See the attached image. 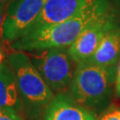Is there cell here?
<instances>
[{
	"instance_id": "13",
	"label": "cell",
	"mask_w": 120,
	"mask_h": 120,
	"mask_svg": "<svg viewBox=\"0 0 120 120\" xmlns=\"http://www.w3.org/2000/svg\"><path fill=\"white\" fill-rule=\"evenodd\" d=\"M10 3V0L7 2H4L2 4H0V38H1V33H2V29H3V24H4V18H5V13L6 10Z\"/></svg>"
},
{
	"instance_id": "6",
	"label": "cell",
	"mask_w": 120,
	"mask_h": 120,
	"mask_svg": "<svg viewBox=\"0 0 120 120\" xmlns=\"http://www.w3.org/2000/svg\"><path fill=\"white\" fill-rule=\"evenodd\" d=\"M114 11L88 26L69 47V54L76 64L87 60L94 53L105 34Z\"/></svg>"
},
{
	"instance_id": "8",
	"label": "cell",
	"mask_w": 120,
	"mask_h": 120,
	"mask_svg": "<svg viewBox=\"0 0 120 120\" xmlns=\"http://www.w3.org/2000/svg\"><path fill=\"white\" fill-rule=\"evenodd\" d=\"M120 59V24L116 13L94 53L86 61L101 67H116Z\"/></svg>"
},
{
	"instance_id": "16",
	"label": "cell",
	"mask_w": 120,
	"mask_h": 120,
	"mask_svg": "<svg viewBox=\"0 0 120 120\" xmlns=\"http://www.w3.org/2000/svg\"><path fill=\"white\" fill-rule=\"evenodd\" d=\"M7 1H9V0H0V4H2L4 2H7Z\"/></svg>"
},
{
	"instance_id": "12",
	"label": "cell",
	"mask_w": 120,
	"mask_h": 120,
	"mask_svg": "<svg viewBox=\"0 0 120 120\" xmlns=\"http://www.w3.org/2000/svg\"><path fill=\"white\" fill-rule=\"evenodd\" d=\"M0 120H25V118L14 109H0Z\"/></svg>"
},
{
	"instance_id": "9",
	"label": "cell",
	"mask_w": 120,
	"mask_h": 120,
	"mask_svg": "<svg viewBox=\"0 0 120 120\" xmlns=\"http://www.w3.org/2000/svg\"><path fill=\"white\" fill-rule=\"evenodd\" d=\"M44 120H97L96 113L76 101L69 93L55 95Z\"/></svg>"
},
{
	"instance_id": "5",
	"label": "cell",
	"mask_w": 120,
	"mask_h": 120,
	"mask_svg": "<svg viewBox=\"0 0 120 120\" xmlns=\"http://www.w3.org/2000/svg\"><path fill=\"white\" fill-rule=\"evenodd\" d=\"M47 0H12L4 18L1 39L13 43L23 37L38 18Z\"/></svg>"
},
{
	"instance_id": "1",
	"label": "cell",
	"mask_w": 120,
	"mask_h": 120,
	"mask_svg": "<svg viewBox=\"0 0 120 120\" xmlns=\"http://www.w3.org/2000/svg\"><path fill=\"white\" fill-rule=\"evenodd\" d=\"M112 10L109 0H88L73 17L42 30L31 31L11 44L14 51L35 52L49 48L69 47L88 26Z\"/></svg>"
},
{
	"instance_id": "7",
	"label": "cell",
	"mask_w": 120,
	"mask_h": 120,
	"mask_svg": "<svg viewBox=\"0 0 120 120\" xmlns=\"http://www.w3.org/2000/svg\"><path fill=\"white\" fill-rule=\"evenodd\" d=\"M87 1L88 0H47L40 15L27 33L69 20L81 10Z\"/></svg>"
},
{
	"instance_id": "14",
	"label": "cell",
	"mask_w": 120,
	"mask_h": 120,
	"mask_svg": "<svg viewBox=\"0 0 120 120\" xmlns=\"http://www.w3.org/2000/svg\"><path fill=\"white\" fill-rule=\"evenodd\" d=\"M114 94L116 97H120V59L116 66V83H115V93Z\"/></svg>"
},
{
	"instance_id": "4",
	"label": "cell",
	"mask_w": 120,
	"mask_h": 120,
	"mask_svg": "<svg viewBox=\"0 0 120 120\" xmlns=\"http://www.w3.org/2000/svg\"><path fill=\"white\" fill-rule=\"evenodd\" d=\"M27 54L54 94L69 93L76 69L69 47L49 48Z\"/></svg>"
},
{
	"instance_id": "3",
	"label": "cell",
	"mask_w": 120,
	"mask_h": 120,
	"mask_svg": "<svg viewBox=\"0 0 120 120\" xmlns=\"http://www.w3.org/2000/svg\"><path fill=\"white\" fill-rule=\"evenodd\" d=\"M6 59L16 78L25 120L42 119L55 94L44 81L26 52L14 51L9 53Z\"/></svg>"
},
{
	"instance_id": "17",
	"label": "cell",
	"mask_w": 120,
	"mask_h": 120,
	"mask_svg": "<svg viewBox=\"0 0 120 120\" xmlns=\"http://www.w3.org/2000/svg\"><path fill=\"white\" fill-rule=\"evenodd\" d=\"M38 120H44V118H42V119H38Z\"/></svg>"
},
{
	"instance_id": "2",
	"label": "cell",
	"mask_w": 120,
	"mask_h": 120,
	"mask_svg": "<svg viewBox=\"0 0 120 120\" xmlns=\"http://www.w3.org/2000/svg\"><path fill=\"white\" fill-rule=\"evenodd\" d=\"M116 67H101L86 60L77 64L69 94L92 111L108 108L115 93Z\"/></svg>"
},
{
	"instance_id": "15",
	"label": "cell",
	"mask_w": 120,
	"mask_h": 120,
	"mask_svg": "<svg viewBox=\"0 0 120 120\" xmlns=\"http://www.w3.org/2000/svg\"><path fill=\"white\" fill-rule=\"evenodd\" d=\"M5 58H6L5 57V51H4L3 45L0 44V67H1V65H2Z\"/></svg>"
},
{
	"instance_id": "10",
	"label": "cell",
	"mask_w": 120,
	"mask_h": 120,
	"mask_svg": "<svg viewBox=\"0 0 120 120\" xmlns=\"http://www.w3.org/2000/svg\"><path fill=\"white\" fill-rule=\"evenodd\" d=\"M12 109L23 116V106L16 78L6 58L0 67V109Z\"/></svg>"
},
{
	"instance_id": "11",
	"label": "cell",
	"mask_w": 120,
	"mask_h": 120,
	"mask_svg": "<svg viewBox=\"0 0 120 120\" xmlns=\"http://www.w3.org/2000/svg\"><path fill=\"white\" fill-rule=\"evenodd\" d=\"M98 120H120V108L117 106H109L103 110Z\"/></svg>"
}]
</instances>
